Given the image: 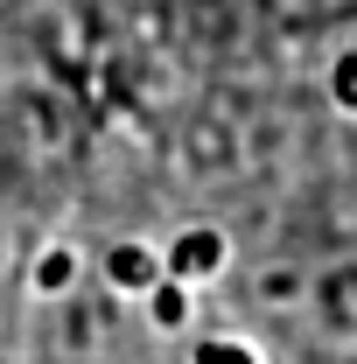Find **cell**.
Segmentation results:
<instances>
[{"mask_svg": "<svg viewBox=\"0 0 357 364\" xmlns=\"http://www.w3.org/2000/svg\"><path fill=\"white\" fill-rule=\"evenodd\" d=\"M189 316V301H182V287L169 280V287H154V322H182Z\"/></svg>", "mask_w": 357, "mask_h": 364, "instance_id": "obj_4", "label": "cell"}, {"mask_svg": "<svg viewBox=\"0 0 357 364\" xmlns=\"http://www.w3.org/2000/svg\"><path fill=\"white\" fill-rule=\"evenodd\" d=\"M169 267H176L182 280H203V273H218V267H224V238H218V231H182L176 252H169Z\"/></svg>", "mask_w": 357, "mask_h": 364, "instance_id": "obj_1", "label": "cell"}, {"mask_svg": "<svg viewBox=\"0 0 357 364\" xmlns=\"http://www.w3.org/2000/svg\"><path fill=\"white\" fill-rule=\"evenodd\" d=\"M154 252H147V245H119V252H112V280H119V287H154Z\"/></svg>", "mask_w": 357, "mask_h": 364, "instance_id": "obj_2", "label": "cell"}, {"mask_svg": "<svg viewBox=\"0 0 357 364\" xmlns=\"http://www.w3.org/2000/svg\"><path fill=\"white\" fill-rule=\"evenodd\" d=\"M196 364H260V358H252L245 343H203V358H196Z\"/></svg>", "mask_w": 357, "mask_h": 364, "instance_id": "obj_5", "label": "cell"}, {"mask_svg": "<svg viewBox=\"0 0 357 364\" xmlns=\"http://www.w3.org/2000/svg\"><path fill=\"white\" fill-rule=\"evenodd\" d=\"M329 98H336L343 112H357V49H343V56L329 63Z\"/></svg>", "mask_w": 357, "mask_h": 364, "instance_id": "obj_3", "label": "cell"}, {"mask_svg": "<svg viewBox=\"0 0 357 364\" xmlns=\"http://www.w3.org/2000/svg\"><path fill=\"white\" fill-rule=\"evenodd\" d=\"M70 280V252H49L43 259V287H63Z\"/></svg>", "mask_w": 357, "mask_h": 364, "instance_id": "obj_6", "label": "cell"}]
</instances>
